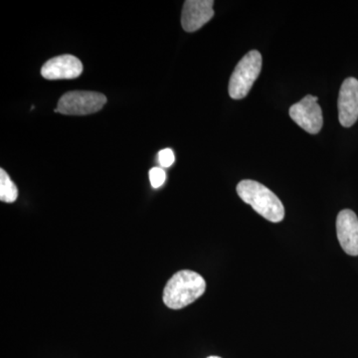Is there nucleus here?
I'll return each instance as SVG.
<instances>
[{
    "mask_svg": "<svg viewBox=\"0 0 358 358\" xmlns=\"http://www.w3.org/2000/svg\"><path fill=\"white\" fill-rule=\"evenodd\" d=\"M206 282L199 273L182 270L174 274L164 289V303L167 308L180 310L194 303L205 293Z\"/></svg>",
    "mask_w": 358,
    "mask_h": 358,
    "instance_id": "1",
    "label": "nucleus"
},
{
    "mask_svg": "<svg viewBox=\"0 0 358 358\" xmlns=\"http://www.w3.org/2000/svg\"><path fill=\"white\" fill-rule=\"evenodd\" d=\"M237 193L245 203L268 221L278 223L284 219L285 207L281 200L262 183L245 179L238 183Z\"/></svg>",
    "mask_w": 358,
    "mask_h": 358,
    "instance_id": "2",
    "label": "nucleus"
},
{
    "mask_svg": "<svg viewBox=\"0 0 358 358\" xmlns=\"http://www.w3.org/2000/svg\"><path fill=\"white\" fill-rule=\"evenodd\" d=\"M262 70V55L260 52H248L240 60L229 81V95L234 100H241L248 95L250 90L258 79Z\"/></svg>",
    "mask_w": 358,
    "mask_h": 358,
    "instance_id": "3",
    "label": "nucleus"
},
{
    "mask_svg": "<svg viewBox=\"0 0 358 358\" xmlns=\"http://www.w3.org/2000/svg\"><path fill=\"white\" fill-rule=\"evenodd\" d=\"M107 98L103 94L90 91L68 92L59 100L56 109L68 115L94 114L103 109Z\"/></svg>",
    "mask_w": 358,
    "mask_h": 358,
    "instance_id": "4",
    "label": "nucleus"
},
{
    "mask_svg": "<svg viewBox=\"0 0 358 358\" xmlns=\"http://www.w3.org/2000/svg\"><path fill=\"white\" fill-rule=\"evenodd\" d=\"M317 100V96L308 95L289 108L291 119L310 134H319L324 124L322 108Z\"/></svg>",
    "mask_w": 358,
    "mask_h": 358,
    "instance_id": "5",
    "label": "nucleus"
},
{
    "mask_svg": "<svg viewBox=\"0 0 358 358\" xmlns=\"http://www.w3.org/2000/svg\"><path fill=\"white\" fill-rule=\"evenodd\" d=\"M338 120L341 126L350 128L358 120V80L348 78L339 90Z\"/></svg>",
    "mask_w": 358,
    "mask_h": 358,
    "instance_id": "6",
    "label": "nucleus"
},
{
    "mask_svg": "<svg viewBox=\"0 0 358 358\" xmlns=\"http://www.w3.org/2000/svg\"><path fill=\"white\" fill-rule=\"evenodd\" d=\"M213 0H186L181 14V25L186 32H194L214 16Z\"/></svg>",
    "mask_w": 358,
    "mask_h": 358,
    "instance_id": "7",
    "label": "nucleus"
},
{
    "mask_svg": "<svg viewBox=\"0 0 358 358\" xmlns=\"http://www.w3.org/2000/svg\"><path fill=\"white\" fill-rule=\"evenodd\" d=\"M336 234L341 248L348 255L358 256V218L350 209L339 212L336 218Z\"/></svg>",
    "mask_w": 358,
    "mask_h": 358,
    "instance_id": "8",
    "label": "nucleus"
},
{
    "mask_svg": "<svg viewBox=\"0 0 358 358\" xmlns=\"http://www.w3.org/2000/svg\"><path fill=\"white\" fill-rule=\"evenodd\" d=\"M83 72L81 61L73 55H61L47 61L41 75L47 80L75 79Z\"/></svg>",
    "mask_w": 358,
    "mask_h": 358,
    "instance_id": "9",
    "label": "nucleus"
},
{
    "mask_svg": "<svg viewBox=\"0 0 358 358\" xmlns=\"http://www.w3.org/2000/svg\"><path fill=\"white\" fill-rule=\"evenodd\" d=\"M17 197V186L3 169H0V200L6 203H13Z\"/></svg>",
    "mask_w": 358,
    "mask_h": 358,
    "instance_id": "10",
    "label": "nucleus"
},
{
    "mask_svg": "<svg viewBox=\"0 0 358 358\" xmlns=\"http://www.w3.org/2000/svg\"><path fill=\"white\" fill-rule=\"evenodd\" d=\"M166 178V173L160 167H154L150 171V185L154 188H159L164 185Z\"/></svg>",
    "mask_w": 358,
    "mask_h": 358,
    "instance_id": "11",
    "label": "nucleus"
},
{
    "mask_svg": "<svg viewBox=\"0 0 358 358\" xmlns=\"http://www.w3.org/2000/svg\"><path fill=\"white\" fill-rule=\"evenodd\" d=\"M176 157L173 150L171 148H164V150H160L159 154V162L160 166L164 167H169L173 166Z\"/></svg>",
    "mask_w": 358,
    "mask_h": 358,
    "instance_id": "12",
    "label": "nucleus"
},
{
    "mask_svg": "<svg viewBox=\"0 0 358 358\" xmlns=\"http://www.w3.org/2000/svg\"><path fill=\"white\" fill-rule=\"evenodd\" d=\"M207 358H221V357H207Z\"/></svg>",
    "mask_w": 358,
    "mask_h": 358,
    "instance_id": "13",
    "label": "nucleus"
}]
</instances>
